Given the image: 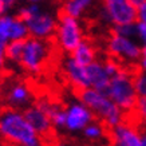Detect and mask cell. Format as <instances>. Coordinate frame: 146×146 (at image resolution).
<instances>
[{
  "label": "cell",
  "mask_w": 146,
  "mask_h": 146,
  "mask_svg": "<svg viewBox=\"0 0 146 146\" xmlns=\"http://www.w3.org/2000/svg\"><path fill=\"white\" fill-rule=\"evenodd\" d=\"M106 52L109 58H113L122 66H127L131 60H135L142 56V50L130 42L129 38L118 35L114 30L110 31V35L106 39Z\"/></svg>",
  "instance_id": "obj_9"
},
{
  "label": "cell",
  "mask_w": 146,
  "mask_h": 146,
  "mask_svg": "<svg viewBox=\"0 0 146 146\" xmlns=\"http://www.w3.org/2000/svg\"><path fill=\"white\" fill-rule=\"evenodd\" d=\"M23 113L26 115L27 121L30 122V125L35 129V131L39 134L40 137L48 138L52 134L54 131L52 123H51L50 115L47 113V109H46L42 99L35 101L31 106L27 107Z\"/></svg>",
  "instance_id": "obj_12"
},
{
  "label": "cell",
  "mask_w": 146,
  "mask_h": 146,
  "mask_svg": "<svg viewBox=\"0 0 146 146\" xmlns=\"http://www.w3.org/2000/svg\"><path fill=\"white\" fill-rule=\"evenodd\" d=\"M101 13L114 27L134 26L139 22V11L129 0H101Z\"/></svg>",
  "instance_id": "obj_8"
},
{
  "label": "cell",
  "mask_w": 146,
  "mask_h": 146,
  "mask_svg": "<svg viewBox=\"0 0 146 146\" xmlns=\"http://www.w3.org/2000/svg\"><path fill=\"white\" fill-rule=\"evenodd\" d=\"M129 1H130V3H131L137 9H139L142 5L146 3V0H129Z\"/></svg>",
  "instance_id": "obj_26"
},
{
  "label": "cell",
  "mask_w": 146,
  "mask_h": 146,
  "mask_svg": "<svg viewBox=\"0 0 146 146\" xmlns=\"http://www.w3.org/2000/svg\"><path fill=\"white\" fill-rule=\"evenodd\" d=\"M30 38L26 23L16 12L0 15V42L5 44L12 42H23Z\"/></svg>",
  "instance_id": "obj_10"
},
{
  "label": "cell",
  "mask_w": 146,
  "mask_h": 146,
  "mask_svg": "<svg viewBox=\"0 0 146 146\" xmlns=\"http://www.w3.org/2000/svg\"><path fill=\"white\" fill-rule=\"evenodd\" d=\"M98 1L101 0H62L60 13L82 20V18L95 7Z\"/></svg>",
  "instance_id": "obj_17"
},
{
  "label": "cell",
  "mask_w": 146,
  "mask_h": 146,
  "mask_svg": "<svg viewBox=\"0 0 146 146\" xmlns=\"http://www.w3.org/2000/svg\"><path fill=\"white\" fill-rule=\"evenodd\" d=\"M142 68H145L146 70V56H142Z\"/></svg>",
  "instance_id": "obj_30"
},
{
  "label": "cell",
  "mask_w": 146,
  "mask_h": 146,
  "mask_svg": "<svg viewBox=\"0 0 146 146\" xmlns=\"http://www.w3.org/2000/svg\"><path fill=\"white\" fill-rule=\"evenodd\" d=\"M141 142L142 146H146V134H141Z\"/></svg>",
  "instance_id": "obj_29"
},
{
  "label": "cell",
  "mask_w": 146,
  "mask_h": 146,
  "mask_svg": "<svg viewBox=\"0 0 146 146\" xmlns=\"http://www.w3.org/2000/svg\"><path fill=\"white\" fill-rule=\"evenodd\" d=\"M24 3H28V4H39L42 5V3L44 1V0H23Z\"/></svg>",
  "instance_id": "obj_27"
},
{
  "label": "cell",
  "mask_w": 146,
  "mask_h": 146,
  "mask_svg": "<svg viewBox=\"0 0 146 146\" xmlns=\"http://www.w3.org/2000/svg\"><path fill=\"white\" fill-rule=\"evenodd\" d=\"M138 11H139V20H142V23L146 24V3Z\"/></svg>",
  "instance_id": "obj_25"
},
{
  "label": "cell",
  "mask_w": 146,
  "mask_h": 146,
  "mask_svg": "<svg viewBox=\"0 0 146 146\" xmlns=\"http://www.w3.org/2000/svg\"><path fill=\"white\" fill-rule=\"evenodd\" d=\"M42 101H43L46 109H47L52 127L56 129V130H64V126H66V110H64V106H62V105H59V103L54 101L46 99V98H42Z\"/></svg>",
  "instance_id": "obj_19"
},
{
  "label": "cell",
  "mask_w": 146,
  "mask_h": 146,
  "mask_svg": "<svg viewBox=\"0 0 146 146\" xmlns=\"http://www.w3.org/2000/svg\"><path fill=\"white\" fill-rule=\"evenodd\" d=\"M110 139L111 146H142L138 129L125 121L110 130Z\"/></svg>",
  "instance_id": "obj_14"
},
{
  "label": "cell",
  "mask_w": 146,
  "mask_h": 146,
  "mask_svg": "<svg viewBox=\"0 0 146 146\" xmlns=\"http://www.w3.org/2000/svg\"><path fill=\"white\" fill-rule=\"evenodd\" d=\"M87 70V76H89V82H90V89H94L103 93L105 95L107 94V89H109V84H110V76L105 70L103 66V60L98 59L94 63L86 66Z\"/></svg>",
  "instance_id": "obj_15"
},
{
  "label": "cell",
  "mask_w": 146,
  "mask_h": 146,
  "mask_svg": "<svg viewBox=\"0 0 146 146\" xmlns=\"http://www.w3.org/2000/svg\"><path fill=\"white\" fill-rule=\"evenodd\" d=\"M84 35V26L80 19H75L64 13L58 15L56 31L52 39L55 48H58L62 54L71 55L86 39Z\"/></svg>",
  "instance_id": "obj_6"
},
{
  "label": "cell",
  "mask_w": 146,
  "mask_h": 146,
  "mask_svg": "<svg viewBox=\"0 0 146 146\" xmlns=\"http://www.w3.org/2000/svg\"><path fill=\"white\" fill-rule=\"evenodd\" d=\"M1 99L5 107L24 111L35 102V91L27 80L22 78H9L4 80Z\"/></svg>",
  "instance_id": "obj_7"
},
{
  "label": "cell",
  "mask_w": 146,
  "mask_h": 146,
  "mask_svg": "<svg viewBox=\"0 0 146 146\" xmlns=\"http://www.w3.org/2000/svg\"><path fill=\"white\" fill-rule=\"evenodd\" d=\"M64 110H66L64 130H67L68 133H82L86 126H89L93 121H95L94 114L78 98L68 102L64 106Z\"/></svg>",
  "instance_id": "obj_11"
},
{
  "label": "cell",
  "mask_w": 146,
  "mask_h": 146,
  "mask_svg": "<svg viewBox=\"0 0 146 146\" xmlns=\"http://www.w3.org/2000/svg\"><path fill=\"white\" fill-rule=\"evenodd\" d=\"M130 64L123 66L117 75L111 78L106 94L123 111V114H129L137 109L138 98H139L130 74Z\"/></svg>",
  "instance_id": "obj_5"
},
{
  "label": "cell",
  "mask_w": 146,
  "mask_h": 146,
  "mask_svg": "<svg viewBox=\"0 0 146 146\" xmlns=\"http://www.w3.org/2000/svg\"><path fill=\"white\" fill-rule=\"evenodd\" d=\"M68 56L72 58L76 63L86 67L99 59V51L94 42H91L90 39H84L75 48V51Z\"/></svg>",
  "instance_id": "obj_18"
},
{
  "label": "cell",
  "mask_w": 146,
  "mask_h": 146,
  "mask_svg": "<svg viewBox=\"0 0 146 146\" xmlns=\"http://www.w3.org/2000/svg\"><path fill=\"white\" fill-rule=\"evenodd\" d=\"M76 98L93 113L95 119L102 122L110 130L123 122V111L103 93L94 89H84L76 91Z\"/></svg>",
  "instance_id": "obj_3"
},
{
  "label": "cell",
  "mask_w": 146,
  "mask_h": 146,
  "mask_svg": "<svg viewBox=\"0 0 146 146\" xmlns=\"http://www.w3.org/2000/svg\"><path fill=\"white\" fill-rule=\"evenodd\" d=\"M60 71L68 84L75 91L90 89V82L86 67L76 63L71 56L64 58L60 63Z\"/></svg>",
  "instance_id": "obj_13"
},
{
  "label": "cell",
  "mask_w": 146,
  "mask_h": 146,
  "mask_svg": "<svg viewBox=\"0 0 146 146\" xmlns=\"http://www.w3.org/2000/svg\"><path fill=\"white\" fill-rule=\"evenodd\" d=\"M54 146H67L66 143H64V142H62V141H59V142H56V143H55V145Z\"/></svg>",
  "instance_id": "obj_31"
},
{
  "label": "cell",
  "mask_w": 146,
  "mask_h": 146,
  "mask_svg": "<svg viewBox=\"0 0 146 146\" xmlns=\"http://www.w3.org/2000/svg\"><path fill=\"white\" fill-rule=\"evenodd\" d=\"M3 87H4V79L0 75V97H1V93H3Z\"/></svg>",
  "instance_id": "obj_28"
},
{
  "label": "cell",
  "mask_w": 146,
  "mask_h": 146,
  "mask_svg": "<svg viewBox=\"0 0 146 146\" xmlns=\"http://www.w3.org/2000/svg\"><path fill=\"white\" fill-rule=\"evenodd\" d=\"M5 43L0 42V75H3L5 71L8 70V59H7V52H5Z\"/></svg>",
  "instance_id": "obj_23"
},
{
  "label": "cell",
  "mask_w": 146,
  "mask_h": 146,
  "mask_svg": "<svg viewBox=\"0 0 146 146\" xmlns=\"http://www.w3.org/2000/svg\"><path fill=\"white\" fill-rule=\"evenodd\" d=\"M133 83H134V87H135V91H137L138 97L146 98V75L145 74L137 76L133 80Z\"/></svg>",
  "instance_id": "obj_22"
},
{
  "label": "cell",
  "mask_w": 146,
  "mask_h": 146,
  "mask_svg": "<svg viewBox=\"0 0 146 146\" xmlns=\"http://www.w3.org/2000/svg\"><path fill=\"white\" fill-rule=\"evenodd\" d=\"M138 114L141 117L142 122L146 123V98L145 97H139L138 98V106H137Z\"/></svg>",
  "instance_id": "obj_24"
},
{
  "label": "cell",
  "mask_w": 146,
  "mask_h": 146,
  "mask_svg": "<svg viewBox=\"0 0 146 146\" xmlns=\"http://www.w3.org/2000/svg\"><path fill=\"white\" fill-rule=\"evenodd\" d=\"M54 43L51 40L28 38L23 43L22 58L18 68L28 75H39L51 62L54 54Z\"/></svg>",
  "instance_id": "obj_4"
},
{
  "label": "cell",
  "mask_w": 146,
  "mask_h": 146,
  "mask_svg": "<svg viewBox=\"0 0 146 146\" xmlns=\"http://www.w3.org/2000/svg\"><path fill=\"white\" fill-rule=\"evenodd\" d=\"M23 42H12L5 46V52H7V59H8L9 67H15L18 68L20 58H22V51H23Z\"/></svg>",
  "instance_id": "obj_20"
},
{
  "label": "cell",
  "mask_w": 146,
  "mask_h": 146,
  "mask_svg": "<svg viewBox=\"0 0 146 146\" xmlns=\"http://www.w3.org/2000/svg\"><path fill=\"white\" fill-rule=\"evenodd\" d=\"M82 137L87 141L91 146H106L107 143L111 145L110 139V129L99 121H93L89 126H86L82 131Z\"/></svg>",
  "instance_id": "obj_16"
},
{
  "label": "cell",
  "mask_w": 146,
  "mask_h": 146,
  "mask_svg": "<svg viewBox=\"0 0 146 146\" xmlns=\"http://www.w3.org/2000/svg\"><path fill=\"white\" fill-rule=\"evenodd\" d=\"M16 13L26 23L30 38L52 40L58 24V15L39 4L23 3L18 7Z\"/></svg>",
  "instance_id": "obj_2"
},
{
  "label": "cell",
  "mask_w": 146,
  "mask_h": 146,
  "mask_svg": "<svg viewBox=\"0 0 146 146\" xmlns=\"http://www.w3.org/2000/svg\"><path fill=\"white\" fill-rule=\"evenodd\" d=\"M22 0H0V15L11 12L12 9H18Z\"/></svg>",
  "instance_id": "obj_21"
},
{
  "label": "cell",
  "mask_w": 146,
  "mask_h": 146,
  "mask_svg": "<svg viewBox=\"0 0 146 146\" xmlns=\"http://www.w3.org/2000/svg\"><path fill=\"white\" fill-rule=\"evenodd\" d=\"M0 139L8 146H46L22 110L0 109Z\"/></svg>",
  "instance_id": "obj_1"
}]
</instances>
